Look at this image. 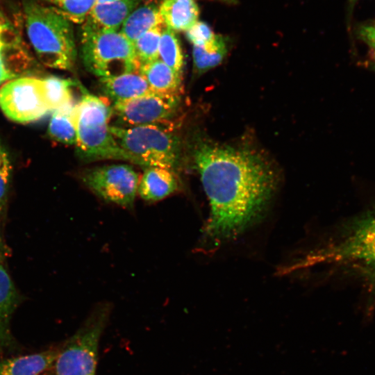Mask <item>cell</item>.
Masks as SVG:
<instances>
[{"label":"cell","instance_id":"cell-7","mask_svg":"<svg viewBox=\"0 0 375 375\" xmlns=\"http://www.w3.org/2000/svg\"><path fill=\"white\" fill-rule=\"evenodd\" d=\"M111 312L110 303H100L78 330L58 351L54 375H96L99 341Z\"/></svg>","mask_w":375,"mask_h":375},{"label":"cell","instance_id":"cell-24","mask_svg":"<svg viewBox=\"0 0 375 375\" xmlns=\"http://www.w3.org/2000/svg\"><path fill=\"white\" fill-rule=\"evenodd\" d=\"M162 28V26H156L133 43L135 56L140 66L159 59V44Z\"/></svg>","mask_w":375,"mask_h":375},{"label":"cell","instance_id":"cell-4","mask_svg":"<svg viewBox=\"0 0 375 375\" xmlns=\"http://www.w3.org/2000/svg\"><path fill=\"white\" fill-rule=\"evenodd\" d=\"M79 88L82 95L74 107L79 157L88 162L108 159L129 162L111 133L109 120L112 108L109 102L88 92L81 84Z\"/></svg>","mask_w":375,"mask_h":375},{"label":"cell","instance_id":"cell-6","mask_svg":"<svg viewBox=\"0 0 375 375\" xmlns=\"http://www.w3.org/2000/svg\"><path fill=\"white\" fill-rule=\"evenodd\" d=\"M81 58L85 68L100 78L139 72L133 44L118 30L82 31Z\"/></svg>","mask_w":375,"mask_h":375},{"label":"cell","instance_id":"cell-34","mask_svg":"<svg viewBox=\"0 0 375 375\" xmlns=\"http://www.w3.org/2000/svg\"><path fill=\"white\" fill-rule=\"evenodd\" d=\"M114 1H117V0H97L96 3H106V2H111Z\"/></svg>","mask_w":375,"mask_h":375},{"label":"cell","instance_id":"cell-10","mask_svg":"<svg viewBox=\"0 0 375 375\" xmlns=\"http://www.w3.org/2000/svg\"><path fill=\"white\" fill-rule=\"evenodd\" d=\"M180 102V96L153 92L114 103L112 114L124 127L149 124L175 126L172 119L177 114Z\"/></svg>","mask_w":375,"mask_h":375},{"label":"cell","instance_id":"cell-15","mask_svg":"<svg viewBox=\"0 0 375 375\" xmlns=\"http://www.w3.org/2000/svg\"><path fill=\"white\" fill-rule=\"evenodd\" d=\"M58 351L42 352L0 360V375H42L51 369Z\"/></svg>","mask_w":375,"mask_h":375},{"label":"cell","instance_id":"cell-14","mask_svg":"<svg viewBox=\"0 0 375 375\" xmlns=\"http://www.w3.org/2000/svg\"><path fill=\"white\" fill-rule=\"evenodd\" d=\"M99 81L102 91L114 103L130 100L153 92L139 72L100 78Z\"/></svg>","mask_w":375,"mask_h":375},{"label":"cell","instance_id":"cell-13","mask_svg":"<svg viewBox=\"0 0 375 375\" xmlns=\"http://www.w3.org/2000/svg\"><path fill=\"white\" fill-rule=\"evenodd\" d=\"M140 179L138 194L147 202L160 201L178 190L176 172L166 168L151 167L144 169Z\"/></svg>","mask_w":375,"mask_h":375},{"label":"cell","instance_id":"cell-12","mask_svg":"<svg viewBox=\"0 0 375 375\" xmlns=\"http://www.w3.org/2000/svg\"><path fill=\"white\" fill-rule=\"evenodd\" d=\"M19 295L7 269L0 264V355L14 347L10 321L19 303Z\"/></svg>","mask_w":375,"mask_h":375},{"label":"cell","instance_id":"cell-25","mask_svg":"<svg viewBox=\"0 0 375 375\" xmlns=\"http://www.w3.org/2000/svg\"><path fill=\"white\" fill-rule=\"evenodd\" d=\"M71 22H85L97 0H45Z\"/></svg>","mask_w":375,"mask_h":375},{"label":"cell","instance_id":"cell-8","mask_svg":"<svg viewBox=\"0 0 375 375\" xmlns=\"http://www.w3.org/2000/svg\"><path fill=\"white\" fill-rule=\"evenodd\" d=\"M140 179L128 165L96 167L81 174L82 183L99 198L128 209L133 207Z\"/></svg>","mask_w":375,"mask_h":375},{"label":"cell","instance_id":"cell-1","mask_svg":"<svg viewBox=\"0 0 375 375\" xmlns=\"http://www.w3.org/2000/svg\"><path fill=\"white\" fill-rule=\"evenodd\" d=\"M190 147L210 205L203 243L216 249L262 217L278 187L277 170L262 153L246 145L220 144L197 135Z\"/></svg>","mask_w":375,"mask_h":375},{"label":"cell","instance_id":"cell-22","mask_svg":"<svg viewBox=\"0 0 375 375\" xmlns=\"http://www.w3.org/2000/svg\"><path fill=\"white\" fill-rule=\"evenodd\" d=\"M0 51L4 67L12 79L26 76L35 70L36 63L22 43L3 47Z\"/></svg>","mask_w":375,"mask_h":375},{"label":"cell","instance_id":"cell-17","mask_svg":"<svg viewBox=\"0 0 375 375\" xmlns=\"http://www.w3.org/2000/svg\"><path fill=\"white\" fill-rule=\"evenodd\" d=\"M158 9L165 27L174 31H187L199 21L194 0H163Z\"/></svg>","mask_w":375,"mask_h":375},{"label":"cell","instance_id":"cell-11","mask_svg":"<svg viewBox=\"0 0 375 375\" xmlns=\"http://www.w3.org/2000/svg\"><path fill=\"white\" fill-rule=\"evenodd\" d=\"M140 0H117L96 3L83 22L82 31L118 30Z\"/></svg>","mask_w":375,"mask_h":375},{"label":"cell","instance_id":"cell-31","mask_svg":"<svg viewBox=\"0 0 375 375\" xmlns=\"http://www.w3.org/2000/svg\"><path fill=\"white\" fill-rule=\"evenodd\" d=\"M366 64H367L369 68L375 71V51H371L369 59L367 60Z\"/></svg>","mask_w":375,"mask_h":375},{"label":"cell","instance_id":"cell-3","mask_svg":"<svg viewBox=\"0 0 375 375\" xmlns=\"http://www.w3.org/2000/svg\"><path fill=\"white\" fill-rule=\"evenodd\" d=\"M332 263L351 265L375 278V210L350 222L337 239L288 269Z\"/></svg>","mask_w":375,"mask_h":375},{"label":"cell","instance_id":"cell-19","mask_svg":"<svg viewBox=\"0 0 375 375\" xmlns=\"http://www.w3.org/2000/svg\"><path fill=\"white\" fill-rule=\"evenodd\" d=\"M44 98L50 111H55L74 106L73 88L78 82L56 76H48L42 78Z\"/></svg>","mask_w":375,"mask_h":375},{"label":"cell","instance_id":"cell-26","mask_svg":"<svg viewBox=\"0 0 375 375\" xmlns=\"http://www.w3.org/2000/svg\"><path fill=\"white\" fill-rule=\"evenodd\" d=\"M11 170L8 154L0 144V210L4 207L7 201Z\"/></svg>","mask_w":375,"mask_h":375},{"label":"cell","instance_id":"cell-18","mask_svg":"<svg viewBox=\"0 0 375 375\" xmlns=\"http://www.w3.org/2000/svg\"><path fill=\"white\" fill-rule=\"evenodd\" d=\"M163 24L158 6L147 3L132 11L122 24L120 32L133 44L145 33Z\"/></svg>","mask_w":375,"mask_h":375},{"label":"cell","instance_id":"cell-23","mask_svg":"<svg viewBox=\"0 0 375 375\" xmlns=\"http://www.w3.org/2000/svg\"><path fill=\"white\" fill-rule=\"evenodd\" d=\"M158 53L160 60L182 75L184 58L181 47L175 32L167 27L162 31Z\"/></svg>","mask_w":375,"mask_h":375},{"label":"cell","instance_id":"cell-28","mask_svg":"<svg viewBox=\"0 0 375 375\" xmlns=\"http://www.w3.org/2000/svg\"><path fill=\"white\" fill-rule=\"evenodd\" d=\"M22 43L18 31L0 11V50Z\"/></svg>","mask_w":375,"mask_h":375},{"label":"cell","instance_id":"cell-29","mask_svg":"<svg viewBox=\"0 0 375 375\" xmlns=\"http://www.w3.org/2000/svg\"><path fill=\"white\" fill-rule=\"evenodd\" d=\"M358 35L372 51H375V24L360 26Z\"/></svg>","mask_w":375,"mask_h":375},{"label":"cell","instance_id":"cell-33","mask_svg":"<svg viewBox=\"0 0 375 375\" xmlns=\"http://www.w3.org/2000/svg\"><path fill=\"white\" fill-rule=\"evenodd\" d=\"M217 1H222L227 4H232V5L235 4L238 2V0H217Z\"/></svg>","mask_w":375,"mask_h":375},{"label":"cell","instance_id":"cell-30","mask_svg":"<svg viewBox=\"0 0 375 375\" xmlns=\"http://www.w3.org/2000/svg\"><path fill=\"white\" fill-rule=\"evenodd\" d=\"M12 77L7 72L1 57L0 51V85L7 80H12Z\"/></svg>","mask_w":375,"mask_h":375},{"label":"cell","instance_id":"cell-16","mask_svg":"<svg viewBox=\"0 0 375 375\" xmlns=\"http://www.w3.org/2000/svg\"><path fill=\"white\" fill-rule=\"evenodd\" d=\"M139 73L155 93L180 96L182 92V75L160 59L142 65L139 69Z\"/></svg>","mask_w":375,"mask_h":375},{"label":"cell","instance_id":"cell-35","mask_svg":"<svg viewBox=\"0 0 375 375\" xmlns=\"http://www.w3.org/2000/svg\"><path fill=\"white\" fill-rule=\"evenodd\" d=\"M355 1H356V0H351V2Z\"/></svg>","mask_w":375,"mask_h":375},{"label":"cell","instance_id":"cell-5","mask_svg":"<svg viewBox=\"0 0 375 375\" xmlns=\"http://www.w3.org/2000/svg\"><path fill=\"white\" fill-rule=\"evenodd\" d=\"M110 131L130 162L144 168L158 167L176 172L178 169L182 144L175 126H110Z\"/></svg>","mask_w":375,"mask_h":375},{"label":"cell","instance_id":"cell-21","mask_svg":"<svg viewBox=\"0 0 375 375\" xmlns=\"http://www.w3.org/2000/svg\"><path fill=\"white\" fill-rule=\"evenodd\" d=\"M74 106L53 111L48 126V134L51 139L65 144H76Z\"/></svg>","mask_w":375,"mask_h":375},{"label":"cell","instance_id":"cell-9","mask_svg":"<svg viewBox=\"0 0 375 375\" xmlns=\"http://www.w3.org/2000/svg\"><path fill=\"white\" fill-rule=\"evenodd\" d=\"M0 108L10 120L26 124L50 112L42 79L23 76L12 79L0 88Z\"/></svg>","mask_w":375,"mask_h":375},{"label":"cell","instance_id":"cell-32","mask_svg":"<svg viewBox=\"0 0 375 375\" xmlns=\"http://www.w3.org/2000/svg\"><path fill=\"white\" fill-rule=\"evenodd\" d=\"M4 246L0 234V264L2 263L3 259L4 258Z\"/></svg>","mask_w":375,"mask_h":375},{"label":"cell","instance_id":"cell-20","mask_svg":"<svg viewBox=\"0 0 375 375\" xmlns=\"http://www.w3.org/2000/svg\"><path fill=\"white\" fill-rule=\"evenodd\" d=\"M228 53L227 42L222 35L203 47L193 46L192 58L195 74L201 75L222 63Z\"/></svg>","mask_w":375,"mask_h":375},{"label":"cell","instance_id":"cell-27","mask_svg":"<svg viewBox=\"0 0 375 375\" xmlns=\"http://www.w3.org/2000/svg\"><path fill=\"white\" fill-rule=\"evenodd\" d=\"M185 34L193 46L197 47H203L209 44L215 36L210 27L207 24L200 21H198L185 31Z\"/></svg>","mask_w":375,"mask_h":375},{"label":"cell","instance_id":"cell-2","mask_svg":"<svg viewBox=\"0 0 375 375\" xmlns=\"http://www.w3.org/2000/svg\"><path fill=\"white\" fill-rule=\"evenodd\" d=\"M26 33L39 60L45 66L72 69L76 49L71 22L51 6L24 0Z\"/></svg>","mask_w":375,"mask_h":375}]
</instances>
